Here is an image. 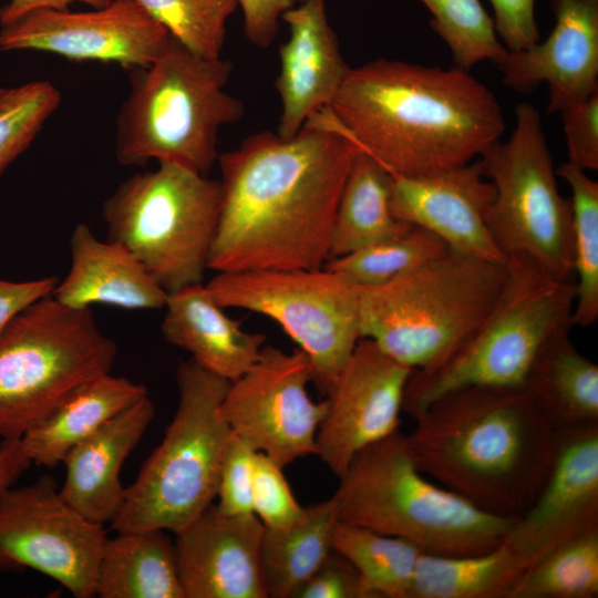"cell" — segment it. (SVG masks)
Masks as SVG:
<instances>
[{
    "mask_svg": "<svg viewBox=\"0 0 598 598\" xmlns=\"http://www.w3.org/2000/svg\"><path fill=\"white\" fill-rule=\"evenodd\" d=\"M231 71L230 61L199 56L169 35L148 66L132 71L115 122L117 162L156 159L205 175L218 159L219 128L245 112L225 89Z\"/></svg>",
    "mask_w": 598,
    "mask_h": 598,
    "instance_id": "cell-4",
    "label": "cell"
},
{
    "mask_svg": "<svg viewBox=\"0 0 598 598\" xmlns=\"http://www.w3.org/2000/svg\"><path fill=\"white\" fill-rule=\"evenodd\" d=\"M306 0H237L243 11L244 32L249 42L268 48L275 40L282 14Z\"/></svg>",
    "mask_w": 598,
    "mask_h": 598,
    "instance_id": "cell-43",
    "label": "cell"
},
{
    "mask_svg": "<svg viewBox=\"0 0 598 598\" xmlns=\"http://www.w3.org/2000/svg\"><path fill=\"white\" fill-rule=\"evenodd\" d=\"M161 326L164 339L192 354L196 363L230 382L258 359L265 336L245 331L219 306L206 285L168 292Z\"/></svg>",
    "mask_w": 598,
    "mask_h": 598,
    "instance_id": "cell-24",
    "label": "cell"
},
{
    "mask_svg": "<svg viewBox=\"0 0 598 598\" xmlns=\"http://www.w3.org/2000/svg\"><path fill=\"white\" fill-rule=\"evenodd\" d=\"M206 287L223 308L276 321L307 355L324 395L361 339L359 288L323 267L216 272Z\"/></svg>",
    "mask_w": 598,
    "mask_h": 598,
    "instance_id": "cell-12",
    "label": "cell"
},
{
    "mask_svg": "<svg viewBox=\"0 0 598 598\" xmlns=\"http://www.w3.org/2000/svg\"><path fill=\"white\" fill-rule=\"evenodd\" d=\"M507 264L504 291L487 318L435 362L412 372L402 405L410 416L467 386L523 389L544 350L569 332L575 283L526 257Z\"/></svg>",
    "mask_w": 598,
    "mask_h": 598,
    "instance_id": "cell-6",
    "label": "cell"
},
{
    "mask_svg": "<svg viewBox=\"0 0 598 598\" xmlns=\"http://www.w3.org/2000/svg\"><path fill=\"white\" fill-rule=\"evenodd\" d=\"M555 25L544 41L508 51L495 64L519 93L548 85L549 113H561L598 92V0H549Z\"/></svg>",
    "mask_w": 598,
    "mask_h": 598,
    "instance_id": "cell-19",
    "label": "cell"
},
{
    "mask_svg": "<svg viewBox=\"0 0 598 598\" xmlns=\"http://www.w3.org/2000/svg\"><path fill=\"white\" fill-rule=\"evenodd\" d=\"M329 109L392 176L470 163L505 128L497 99L470 71L385 58L350 68Z\"/></svg>",
    "mask_w": 598,
    "mask_h": 598,
    "instance_id": "cell-2",
    "label": "cell"
},
{
    "mask_svg": "<svg viewBox=\"0 0 598 598\" xmlns=\"http://www.w3.org/2000/svg\"><path fill=\"white\" fill-rule=\"evenodd\" d=\"M494 27L508 51L527 49L539 41L535 0H489Z\"/></svg>",
    "mask_w": 598,
    "mask_h": 598,
    "instance_id": "cell-41",
    "label": "cell"
},
{
    "mask_svg": "<svg viewBox=\"0 0 598 598\" xmlns=\"http://www.w3.org/2000/svg\"><path fill=\"white\" fill-rule=\"evenodd\" d=\"M515 113L509 138L498 140L480 155L483 173L495 189L487 227L506 259L526 257L556 279L570 280V198L559 192L540 113L527 103L518 104Z\"/></svg>",
    "mask_w": 598,
    "mask_h": 598,
    "instance_id": "cell-11",
    "label": "cell"
},
{
    "mask_svg": "<svg viewBox=\"0 0 598 598\" xmlns=\"http://www.w3.org/2000/svg\"><path fill=\"white\" fill-rule=\"evenodd\" d=\"M598 530L556 547L526 570L506 598H596Z\"/></svg>",
    "mask_w": 598,
    "mask_h": 598,
    "instance_id": "cell-33",
    "label": "cell"
},
{
    "mask_svg": "<svg viewBox=\"0 0 598 598\" xmlns=\"http://www.w3.org/2000/svg\"><path fill=\"white\" fill-rule=\"evenodd\" d=\"M237 1V0H236Z\"/></svg>",
    "mask_w": 598,
    "mask_h": 598,
    "instance_id": "cell-47",
    "label": "cell"
},
{
    "mask_svg": "<svg viewBox=\"0 0 598 598\" xmlns=\"http://www.w3.org/2000/svg\"><path fill=\"white\" fill-rule=\"evenodd\" d=\"M568 163L584 169H598V92L563 111Z\"/></svg>",
    "mask_w": 598,
    "mask_h": 598,
    "instance_id": "cell-40",
    "label": "cell"
},
{
    "mask_svg": "<svg viewBox=\"0 0 598 598\" xmlns=\"http://www.w3.org/2000/svg\"><path fill=\"white\" fill-rule=\"evenodd\" d=\"M571 189L573 270L577 275L573 326L598 319V183L566 162L556 169Z\"/></svg>",
    "mask_w": 598,
    "mask_h": 598,
    "instance_id": "cell-32",
    "label": "cell"
},
{
    "mask_svg": "<svg viewBox=\"0 0 598 598\" xmlns=\"http://www.w3.org/2000/svg\"><path fill=\"white\" fill-rule=\"evenodd\" d=\"M332 548L357 570L362 598H410L423 553L415 545L338 520Z\"/></svg>",
    "mask_w": 598,
    "mask_h": 598,
    "instance_id": "cell-30",
    "label": "cell"
},
{
    "mask_svg": "<svg viewBox=\"0 0 598 598\" xmlns=\"http://www.w3.org/2000/svg\"><path fill=\"white\" fill-rule=\"evenodd\" d=\"M169 34L137 2L112 0L91 11L39 10L0 27V51L33 50L73 61L144 69Z\"/></svg>",
    "mask_w": 598,
    "mask_h": 598,
    "instance_id": "cell-15",
    "label": "cell"
},
{
    "mask_svg": "<svg viewBox=\"0 0 598 598\" xmlns=\"http://www.w3.org/2000/svg\"><path fill=\"white\" fill-rule=\"evenodd\" d=\"M179 400L159 445L126 487L111 522L116 533L162 529L179 534L216 498L233 432L220 414L230 381L193 359L176 371Z\"/></svg>",
    "mask_w": 598,
    "mask_h": 598,
    "instance_id": "cell-8",
    "label": "cell"
},
{
    "mask_svg": "<svg viewBox=\"0 0 598 598\" xmlns=\"http://www.w3.org/2000/svg\"><path fill=\"white\" fill-rule=\"evenodd\" d=\"M220 181L172 163L125 179L104 200L107 239L167 292L203 283L221 213Z\"/></svg>",
    "mask_w": 598,
    "mask_h": 598,
    "instance_id": "cell-10",
    "label": "cell"
},
{
    "mask_svg": "<svg viewBox=\"0 0 598 598\" xmlns=\"http://www.w3.org/2000/svg\"><path fill=\"white\" fill-rule=\"evenodd\" d=\"M413 419L405 441L416 467L503 517H518L532 505L557 453V430L523 389H458Z\"/></svg>",
    "mask_w": 598,
    "mask_h": 598,
    "instance_id": "cell-3",
    "label": "cell"
},
{
    "mask_svg": "<svg viewBox=\"0 0 598 598\" xmlns=\"http://www.w3.org/2000/svg\"><path fill=\"white\" fill-rule=\"evenodd\" d=\"M338 520L337 505L330 497L305 507L301 517L285 528H265L261 564L268 597H295L332 553Z\"/></svg>",
    "mask_w": 598,
    "mask_h": 598,
    "instance_id": "cell-29",
    "label": "cell"
},
{
    "mask_svg": "<svg viewBox=\"0 0 598 598\" xmlns=\"http://www.w3.org/2000/svg\"><path fill=\"white\" fill-rule=\"evenodd\" d=\"M391 184L392 175L372 156L359 151L338 203L330 258L398 236L411 226L395 218L391 210Z\"/></svg>",
    "mask_w": 598,
    "mask_h": 598,
    "instance_id": "cell-28",
    "label": "cell"
},
{
    "mask_svg": "<svg viewBox=\"0 0 598 598\" xmlns=\"http://www.w3.org/2000/svg\"><path fill=\"white\" fill-rule=\"evenodd\" d=\"M143 384L110 373L66 396L20 439L31 464L54 467L66 454L115 415L147 395Z\"/></svg>",
    "mask_w": 598,
    "mask_h": 598,
    "instance_id": "cell-25",
    "label": "cell"
},
{
    "mask_svg": "<svg viewBox=\"0 0 598 598\" xmlns=\"http://www.w3.org/2000/svg\"><path fill=\"white\" fill-rule=\"evenodd\" d=\"M420 1L432 16L431 28L448 47L454 66L470 71L482 61L495 63L507 52L480 0Z\"/></svg>",
    "mask_w": 598,
    "mask_h": 598,
    "instance_id": "cell-35",
    "label": "cell"
},
{
    "mask_svg": "<svg viewBox=\"0 0 598 598\" xmlns=\"http://www.w3.org/2000/svg\"><path fill=\"white\" fill-rule=\"evenodd\" d=\"M61 103L49 81L0 87V177L32 144Z\"/></svg>",
    "mask_w": 598,
    "mask_h": 598,
    "instance_id": "cell-37",
    "label": "cell"
},
{
    "mask_svg": "<svg viewBox=\"0 0 598 598\" xmlns=\"http://www.w3.org/2000/svg\"><path fill=\"white\" fill-rule=\"evenodd\" d=\"M523 390L557 432L598 426V365L577 350L569 332L544 350Z\"/></svg>",
    "mask_w": 598,
    "mask_h": 598,
    "instance_id": "cell-26",
    "label": "cell"
},
{
    "mask_svg": "<svg viewBox=\"0 0 598 598\" xmlns=\"http://www.w3.org/2000/svg\"><path fill=\"white\" fill-rule=\"evenodd\" d=\"M359 151L326 107L289 138L260 132L218 155L221 213L208 269L322 268Z\"/></svg>",
    "mask_w": 598,
    "mask_h": 598,
    "instance_id": "cell-1",
    "label": "cell"
},
{
    "mask_svg": "<svg viewBox=\"0 0 598 598\" xmlns=\"http://www.w3.org/2000/svg\"><path fill=\"white\" fill-rule=\"evenodd\" d=\"M508 264L453 250L377 287L359 288L361 338L413 370L425 368L497 305Z\"/></svg>",
    "mask_w": 598,
    "mask_h": 598,
    "instance_id": "cell-7",
    "label": "cell"
},
{
    "mask_svg": "<svg viewBox=\"0 0 598 598\" xmlns=\"http://www.w3.org/2000/svg\"><path fill=\"white\" fill-rule=\"evenodd\" d=\"M311 365L299 349L264 346L256 362L229 383L220 414L231 432L282 467L316 454V437L327 399L308 391Z\"/></svg>",
    "mask_w": 598,
    "mask_h": 598,
    "instance_id": "cell-14",
    "label": "cell"
},
{
    "mask_svg": "<svg viewBox=\"0 0 598 598\" xmlns=\"http://www.w3.org/2000/svg\"><path fill=\"white\" fill-rule=\"evenodd\" d=\"M339 478L332 497L340 522L402 538L427 554L491 551L517 518L485 512L429 480L400 430L360 451Z\"/></svg>",
    "mask_w": 598,
    "mask_h": 598,
    "instance_id": "cell-5",
    "label": "cell"
},
{
    "mask_svg": "<svg viewBox=\"0 0 598 598\" xmlns=\"http://www.w3.org/2000/svg\"><path fill=\"white\" fill-rule=\"evenodd\" d=\"M31 465L20 439H6L0 443V495L13 486Z\"/></svg>",
    "mask_w": 598,
    "mask_h": 598,
    "instance_id": "cell-46",
    "label": "cell"
},
{
    "mask_svg": "<svg viewBox=\"0 0 598 598\" xmlns=\"http://www.w3.org/2000/svg\"><path fill=\"white\" fill-rule=\"evenodd\" d=\"M293 598H362L359 575L344 557L332 550Z\"/></svg>",
    "mask_w": 598,
    "mask_h": 598,
    "instance_id": "cell-42",
    "label": "cell"
},
{
    "mask_svg": "<svg viewBox=\"0 0 598 598\" xmlns=\"http://www.w3.org/2000/svg\"><path fill=\"white\" fill-rule=\"evenodd\" d=\"M450 250L431 231L411 225L404 233L351 254L330 258L323 268L358 288L384 285Z\"/></svg>",
    "mask_w": 598,
    "mask_h": 598,
    "instance_id": "cell-34",
    "label": "cell"
},
{
    "mask_svg": "<svg viewBox=\"0 0 598 598\" xmlns=\"http://www.w3.org/2000/svg\"><path fill=\"white\" fill-rule=\"evenodd\" d=\"M168 32L193 53L208 59L220 58L226 23L236 0H137Z\"/></svg>",
    "mask_w": 598,
    "mask_h": 598,
    "instance_id": "cell-36",
    "label": "cell"
},
{
    "mask_svg": "<svg viewBox=\"0 0 598 598\" xmlns=\"http://www.w3.org/2000/svg\"><path fill=\"white\" fill-rule=\"evenodd\" d=\"M414 370L361 338L327 394L316 455L338 477L369 445L400 430L406 383Z\"/></svg>",
    "mask_w": 598,
    "mask_h": 598,
    "instance_id": "cell-16",
    "label": "cell"
},
{
    "mask_svg": "<svg viewBox=\"0 0 598 598\" xmlns=\"http://www.w3.org/2000/svg\"><path fill=\"white\" fill-rule=\"evenodd\" d=\"M112 0H9L0 8V27L8 25L18 19L39 10H65L75 2H81L99 9Z\"/></svg>",
    "mask_w": 598,
    "mask_h": 598,
    "instance_id": "cell-45",
    "label": "cell"
},
{
    "mask_svg": "<svg viewBox=\"0 0 598 598\" xmlns=\"http://www.w3.org/2000/svg\"><path fill=\"white\" fill-rule=\"evenodd\" d=\"M289 37L279 49L276 89L281 102L277 134L289 138L329 107L350 66L346 63L324 0H306L286 11Z\"/></svg>",
    "mask_w": 598,
    "mask_h": 598,
    "instance_id": "cell-21",
    "label": "cell"
},
{
    "mask_svg": "<svg viewBox=\"0 0 598 598\" xmlns=\"http://www.w3.org/2000/svg\"><path fill=\"white\" fill-rule=\"evenodd\" d=\"M155 416L145 395L74 446L64 457L61 497L89 520L104 525L118 513L126 487L122 466L138 445Z\"/></svg>",
    "mask_w": 598,
    "mask_h": 598,
    "instance_id": "cell-22",
    "label": "cell"
},
{
    "mask_svg": "<svg viewBox=\"0 0 598 598\" xmlns=\"http://www.w3.org/2000/svg\"><path fill=\"white\" fill-rule=\"evenodd\" d=\"M282 466L256 452L252 465V513L265 528H285L303 514L290 485L282 472Z\"/></svg>",
    "mask_w": 598,
    "mask_h": 598,
    "instance_id": "cell-38",
    "label": "cell"
},
{
    "mask_svg": "<svg viewBox=\"0 0 598 598\" xmlns=\"http://www.w3.org/2000/svg\"><path fill=\"white\" fill-rule=\"evenodd\" d=\"M518 577L502 545L478 555L421 553L410 598H506Z\"/></svg>",
    "mask_w": 598,
    "mask_h": 598,
    "instance_id": "cell-31",
    "label": "cell"
},
{
    "mask_svg": "<svg viewBox=\"0 0 598 598\" xmlns=\"http://www.w3.org/2000/svg\"><path fill=\"white\" fill-rule=\"evenodd\" d=\"M58 279L44 277L29 281L0 279V332L20 311L34 301L52 295Z\"/></svg>",
    "mask_w": 598,
    "mask_h": 598,
    "instance_id": "cell-44",
    "label": "cell"
},
{
    "mask_svg": "<svg viewBox=\"0 0 598 598\" xmlns=\"http://www.w3.org/2000/svg\"><path fill=\"white\" fill-rule=\"evenodd\" d=\"M106 539L103 525L70 506L48 475L0 495L1 570L31 568L91 598Z\"/></svg>",
    "mask_w": 598,
    "mask_h": 598,
    "instance_id": "cell-13",
    "label": "cell"
},
{
    "mask_svg": "<svg viewBox=\"0 0 598 598\" xmlns=\"http://www.w3.org/2000/svg\"><path fill=\"white\" fill-rule=\"evenodd\" d=\"M494 196L478 159L419 176H392L390 203L395 218L431 231L451 250L505 261L486 223Z\"/></svg>",
    "mask_w": 598,
    "mask_h": 598,
    "instance_id": "cell-18",
    "label": "cell"
},
{
    "mask_svg": "<svg viewBox=\"0 0 598 598\" xmlns=\"http://www.w3.org/2000/svg\"><path fill=\"white\" fill-rule=\"evenodd\" d=\"M95 596L185 598L175 547L166 532H125L107 538L97 568Z\"/></svg>",
    "mask_w": 598,
    "mask_h": 598,
    "instance_id": "cell-27",
    "label": "cell"
},
{
    "mask_svg": "<svg viewBox=\"0 0 598 598\" xmlns=\"http://www.w3.org/2000/svg\"><path fill=\"white\" fill-rule=\"evenodd\" d=\"M558 434L545 484L501 544L519 577L561 544L598 530V426Z\"/></svg>",
    "mask_w": 598,
    "mask_h": 598,
    "instance_id": "cell-17",
    "label": "cell"
},
{
    "mask_svg": "<svg viewBox=\"0 0 598 598\" xmlns=\"http://www.w3.org/2000/svg\"><path fill=\"white\" fill-rule=\"evenodd\" d=\"M115 342L90 308L52 295L29 305L0 332V436L21 439L83 383L110 373Z\"/></svg>",
    "mask_w": 598,
    "mask_h": 598,
    "instance_id": "cell-9",
    "label": "cell"
},
{
    "mask_svg": "<svg viewBox=\"0 0 598 598\" xmlns=\"http://www.w3.org/2000/svg\"><path fill=\"white\" fill-rule=\"evenodd\" d=\"M70 248L69 274L52 292L61 303L73 308L104 303L128 310L165 307L168 292L122 244L100 240L81 223L72 231Z\"/></svg>",
    "mask_w": 598,
    "mask_h": 598,
    "instance_id": "cell-23",
    "label": "cell"
},
{
    "mask_svg": "<svg viewBox=\"0 0 598 598\" xmlns=\"http://www.w3.org/2000/svg\"><path fill=\"white\" fill-rule=\"evenodd\" d=\"M254 448L233 433L217 487L215 506L227 515L252 513Z\"/></svg>",
    "mask_w": 598,
    "mask_h": 598,
    "instance_id": "cell-39",
    "label": "cell"
},
{
    "mask_svg": "<svg viewBox=\"0 0 598 598\" xmlns=\"http://www.w3.org/2000/svg\"><path fill=\"white\" fill-rule=\"evenodd\" d=\"M255 514L227 515L213 504L174 544L185 598H268Z\"/></svg>",
    "mask_w": 598,
    "mask_h": 598,
    "instance_id": "cell-20",
    "label": "cell"
}]
</instances>
